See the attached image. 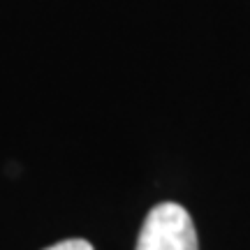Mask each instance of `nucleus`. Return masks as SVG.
Segmentation results:
<instances>
[{
    "label": "nucleus",
    "instance_id": "nucleus-1",
    "mask_svg": "<svg viewBox=\"0 0 250 250\" xmlns=\"http://www.w3.org/2000/svg\"><path fill=\"white\" fill-rule=\"evenodd\" d=\"M134 250H199L190 213L174 202L153 206L142 225Z\"/></svg>",
    "mask_w": 250,
    "mask_h": 250
},
{
    "label": "nucleus",
    "instance_id": "nucleus-2",
    "mask_svg": "<svg viewBox=\"0 0 250 250\" xmlns=\"http://www.w3.org/2000/svg\"><path fill=\"white\" fill-rule=\"evenodd\" d=\"M44 250H93V246L86 239H65V241L56 243V246H49Z\"/></svg>",
    "mask_w": 250,
    "mask_h": 250
}]
</instances>
